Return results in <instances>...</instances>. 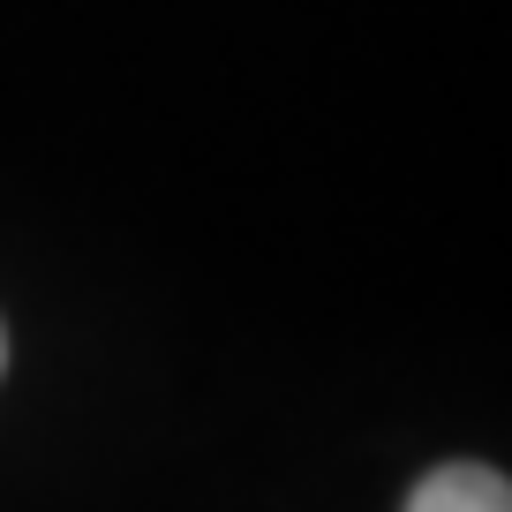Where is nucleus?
Masks as SVG:
<instances>
[{"mask_svg":"<svg viewBox=\"0 0 512 512\" xmlns=\"http://www.w3.org/2000/svg\"><path fill=\"white\" fill-rule=\"evenodd\" d=\"M407 512H512V482L482 460H452L407 490Z\"/></svg>","mask_w":512,"mask_h":512,"instance_id":"1","label":"nucleus"},{"mask_svg":"<svg viewBox=\"0 0 512 512\" xmlns=\"http://www.w3.org/2000/svg\"><path fill=\"white\" fill-rule=\"evenodd\" d=\"M0 369H8V324H0Z\"/></svg>","mask_w":512,"mask_h":512,"instance_id":"2","label":"nucleus"}]
</instances>
